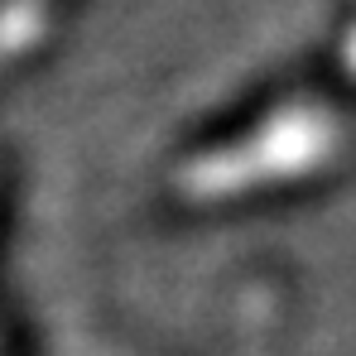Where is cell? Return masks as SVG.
I'll list each match as a JSON object with an SVG mask.
<instances>
[{
  "label": "cell",
  "mask_w": 356,
  "mask_h": 356,
  "mask_svg": "<svg viewBox=\"0 0 356 356\" xmlns=\"http://www.w3.org/2000/svg\"><path fill=\"white\" fill-rule=\"evenodd\" d=\"M39 34H44V0H10L0 10V58L19 54Z\"/></svg>",
  "instance_id": "obj_2"
},
{
  "label": "cell",
  "mask_w": 356,
  "mask_h": 356,
  "mask_svg": "<svg viewBox=\"0 0 356 356\" xmlns=\"http://www.w3.org/2000/svg\"><path fill=\"white\" fill-rule=\"evenodd\" d=\"M342 72H347V77H356V29L347 34V44H342Z\"/></svg>",
  "instance_id": "obj_3"
},
{
  "label": "cell",
  "mask_w": 356,
  "mask_h": 356,
  "mask_svg": "<svg viewBox=\"0 0 356 356\" xmlns=\"http://www.w3.org/2000/svg\"><path fill=\"white\" fill-rule=\"evenodd\" d=\"M337 145H342V130H337V120L327 111L289 106V111L270 116L250 140L188 164L183 188L193 197H217V193H236V188H250V183L313 174L318 164H327L337 154Z\"/></svg>",
  "instance_id": "obj_1"
}]
</instances>
